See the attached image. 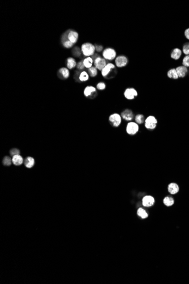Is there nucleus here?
<instances>
[{"label":"nucleus","mask_w":189,"mask_h":284,"mask_svg":"<svg viewBox=\"0 0 189 284\" xmlns=\"http://www.w3.org/2000/svg\"><path fill=\"white\" fill-rule=\"evenodd\" d=\"M12 162L15 166H20L23 162V158L20 154L15 155L12 158Z\"/></svg>","instance_id":"dca6fc26"},{"label":"nucleus","mask_w":189,"mask_h":284,"mask_svg":"<svg viewBox=\"0 0 189 284\" xmlns=\"http://www.w3.org/2000/svg\"><path fill=\"white\" fill-rule=\"evenodd\" d=\"M142 203L144 206L146 207L151 206L155 203V199L151 196H145L143 198Z\"/></svg>","instance_id":"9d476101"},{"label":"nucleus","mask_w":189,"mask_h":284,"mask_svg":"<svg viewBox=\"0 0 189 284\" xmlns=\"http://www.w3.org/2000/svg\"><path fill=\"white\" fill-rule=\"evenodd\" d=\"M81 50L84 56L90 57L93 56L95 52V46L90 43H85L82 45Z\"/></svg>","instance_id":"f257e3e1"},{"label":"nucleus","mask_w":189,"mask_h":284,"mask_svg":"<svg viewBox=\"0 0 189 284\" xmlns=\"http://www.w3.org/2000/svg\"><path fill=\"white\" fill-rule=\"evenodd\" d=\"M93 58L91 57H87L86 58H85L83 61V64L85 65V66L86 68H90L91 67H92V65H93Z\"/></svg>","instance_id":"aec40b11"},{"label":"nucleus","mask_w":189,"mask_h":284,"mask_svg":"<svg viewBox=\"0 0 189 284\" xmlns=\"http://www.w3.org/2000/svg\"><path fill=\"white\" fill-rule=\"evenodd\" d=\"M35 161L34 158L31 157H28L24 160V165L27 168L31 169L35 165Z\"/></svg>","instance_id":"f3484780"},{"label":"nucleus","mask_w":189,"mask_h":284,"mask_svg":"<svg viewBox=\"0 0 189 284\" xmlns=\"http://www.w3.org/2000/svg\"><path fill=\"white\" fill-rule=\"evenodd\" d=\"M79 80L81 81V82H85V81H87L89 80V74L87 73V72H85V71H83L82 72L79 76Z\"/></svg>","instance_id":"b1692460"},{"label":"nucleus","mask_w":189,"mask_h":284,"mask_svg":"<svg viewBox=\"0 0 189 284\" xmlns=\"http://www.w3.org/2000/svg\"><path fill=\"white\" fill-rule=\"evenodd\" d=\"M95 49H96V50L97 52H101V51H102V49H103V47H102V46H100V45H96V46H95Z\"/></svg>","instance_id":"f704fd0d"},{"label":"nucleus","mask_w":189,"mask_h":284,"mask_svg":"<svg viewBox=\"0 0 189 284\" xmlns=\"http://www.w3.org/2000/svg\"><path fill=\"white\" fill-rule=\"evenodd\" d=\"M181 54H182V51L181 50V49H180L179 48H174L172 50L170 56L172 58L177 60L180 58Z\"/></svg>","instance_id":"a211bd4d"},{"label":"nucleus","mask_w":189,"mask_h":284,"mask_svg":"<svg viewBox=\"0 0 189 284\" xmlns=\"http://www.w3.org/2000/svg\"><path fill=\"white\" fill-rule=\"evenodd\" d=\"M106 85L104 82H99L96 86V88L99 90H103L105 89Z\"/></svg>","instance_id":"473e14b6"},{"label":"nucleus","mask_w":189,"mask_h":284,"mask_svg":"<svg viewBox=\"0 0 189 284\" xmlns=\"http://www.w3.org/2000/svg\"><path fill=\"white\" fill-rule=\"evenodd\" d=\"M128 62V58L123 55L118 56L116 58L115 63L116 65L118 68H122L125 66Z\"/></svg>","instance_id":"0eeeda50"},{"label":"nucleus","mask_w":189,"mask_h":284,"mask_svg":"<svg viewBox=\"0 0 189 284\" xmlns=\"http://www.w3.org/2000/svg\"><path fill=\"white\" fill-rule=\"evenodd\" d=\"M145 119L144 117V116L142 114H138L135 117V120L138 124H143L144 122H145Z\"/></svg>","instance_id":"393cba45"},{"label":"nucleus","mask_w":189,"mask_h":284,"mask_svg":"<svg viewBox=\"0 0 189 284\" xmlns=\"http://www.w3.org/2000/svg\"><path fill=\"white\" fill-rule=\"evenodd\" d=\"M106 62L105 59L101 58V57L97 56L94 60V66L97 69L99 70H102V69L106 66Z\"/></svg>","instance_id":"423d86ee"},{"label":"nucleus","mask_w":189,"mask_h":284,"mask_svg":"<svg viewBox=\"0 0 189 284\" xmlns=\"http://www.w3.org/2000/svg\"><path fill=\"white\" fill-rule=\"evenodd\" d=\"M168 192L171 194H175L179 192L180 188L178 185L176 183H171L168 185Z\"/></svg>","instance_id":"ddd939ff"},{"label":"nucleus","mask_w":189,"mask_h":284,"mask_svg":"<svg viewBox=\"0 0 189 284\" xmlns=\"http://www.w3.org/2000/svg\"><path fill=\"white\" fill-rule=\"evenodd\" d=\"M157 124V120L156 118L152 115L148 116L144 122L145 127L149 130H153L156 128Z\"/></svg>","instance_id":"f03ea898"},{"label":"nucleus","mask_w":189,"mask_h":284,"mask_svg":"<svg viewBox=\"0 0 189 284\" xmlns=\"http://www.w3.org/2000/svg\"><path fill=\"white\" fill-rule=\"evenodd\" d=\"M167 76H168V77L169 78H172V79H174V80H177V79H178L179 78L176 69H170L168 72V73H167Z\"/></svg>","instance_id":"412c9836"},{"label":"nucleus","mask_w":189,"mask_h":284,"mask_svg":"<svg viewBox=\"0 0 189 284\" xmlns=\"http://www.w3.org/2000/svg\"><path fill=\"white\" fill-rule=\"evenodd\" d=\"M115 67H116L115 65L112 63L107 64L106 65V66L101 70V74H102V77H106L109 74V73L111 72V70L115 68Z\"/></svg>","instance_id":"9b49d317"},{"label":"nucleus","mask_w":189,"mask_h":284,"mask_svg":"<svg viewBox=\"0 0 189 284\" xmlns=\"http://www.w3.org/2000/svg\"><path fill=\"white\" fill-rule=\"evenodd\" d=\"M10 154L11 155V156H14L15 155H18V154H20V150L18 149H17V148H13V149H11L10 151Z\"/></svg>","instance_id":"c85d7f7f"},{"label":"nucleus","mask_w":189,"mask_h":284,"mask_svg":"<svg viewBox=\"0 0 189 284\" xmlns=\"http://www.w3.org/2000/svg\"><path fill=\"white\" fill-rule=\"evenodd\" d=\"M183 52L186 55H189V43H186L183 47Z\"/></svg>","instance_id":"2f4dec72"},{"label":"nucleus","mask_w":189,"mask_h":284,"mask_svg":"<svg viewBox=\"0 0 189 284\" xmlns=\"http://www.w3.org/2000/svg\"><path fill=\"white\" fill-rule=\"evenodd\" d=\"M12 163V159L10 157L8 156H5L2 161V163L4 166H9L11 165Z\"/></svg>","instance_id":"a878e982"},{"label":"nucleus","mask_w":189,"mask_h":284,"mask_svg":"<svg viewBox=\"0 0 189 284\" xmlns=\"http://www.w3.org/2000/svg\"><path fill=\"white\" fill-rule=\"evenodd\" d=\"M163 202L166 206H170L174 204V200L173 197H170V196H167L164 198Z\"/></svg>","instance_id":"4be33fe9"},{"label":"nucleus","mask_w":189,"mask_h":284,"mask_svg":"<svg viewBox=\"0 0 189 284\" xmlns=\"http://www.w3.org/2000/svg\"><path fill=\"white\" fill-rule=\"evenodd\" d=\"M59 73L61 74V75L65 78L67 79L69 78L70 76V72L69 70H68L67 68H62L59 70Z\"/></svg>","instance_id":"5701e85b"},{"label":"nucleus","mask_w":189,"mask_h":284,"mask_svg":"<svg viewBox=\"0 0 189 284\" xmlns=\"http://www.w3.org/2000/svg\"><path fill=\"white\" fill-rule=\"evenodd\" d=\"M73 44H74L72 43L69 40H65L63 42V46L66 48H70L72 47Z\"/></svg>","instance_id":"7c9ffc66"},{"label":"nucleus","mask_w":189,"mask_h":284,"mask_svg":"<svg viewBox=\"0 0 189 284\" xmlns=\"http://www.w3.org/2000/svg\"><path fill=\"white\" fill-rule=\"evenodd\" d=\"M67 39L72 43L75 44L77 43L78 39V34L77 32L74 31H70L67 35Z\"/></svg>","instance_id":"f8f14e48"},{"label":"nucleus","mask_w":189,"mask_h":284,"mask_svg":"<svg viewBox=\"0 0 189 284\" xmlns=\"http://www.w3.org/2000/svg\"><path fill=\"white\" fill-rule=\"evenodd\" d=\"M126 130L128 135H135L138 132L139 130V127L138 124H137L136 122L131 121L127 124Z\"/></svg>","instance_id":"7ed1b4c3"},{"label":"nucleus","mask_w":189,"mask_h":284,"mask_svg":"<svg viewBox=\"0 0 189 284\" xmlns=\"http://www.w3.org/2000/svg\"><path fill=\"white\" fill-rule=\"evenodd\" d=\"M124 96L126 99L132 100L138 96V92L134 88H128L124 92Z\"/></svg>","instance_id":"6e6552de"},{"label":"nucleus","mask_w":189,"mask_h":284,"mask_svg":"<svg viewBox=\"0 0 189 284\" xmlns=\"http://www.w3.org/2000/svg\"><path fill=\"white\" fill-rule=\"evenodd\" d=\"M121 117L126 121H132L134 118V114L131 109H126L121 113Z\"/></svg>","instance_id":"1a4fd4ad"},{"label":"nucleus","mask_w":189,"mask_h":284,"mask_svg":"<svg viewBox=\"0 0 189 284\" xmlns=\"http://www.w3.org/2000/svg\"><path fill=\"white\" fill-rule=\"evenodd\" d=\"M183 66L185 67H189V55H186L182 61Z\"/></svg>","instance_id":"c756f323"},{"label":"nucleus","mask_w":189,"mask_h":284,"mask_svg":"<svg viewBox=\"0 0 189 284\" xmlns=\"http://www.w3.org/2000/svg\"><path fill=\"white\" fill-rule=\"evenodd\" d=\"M88 72L90 76L92 77H94L97 74V69L95 66H92L90 68L88 69Z\"/></svg>","instance_id":"bb28decb"},{"label":"nucleus","mask_w":189,"mask_h":284,"mask_svg":"<svg viewBox=\"0 0 189 284\" xmlns=\"http://www.w3.org/2000/svg\"><path fill=\"white\" fill-rule=\"evenodd\" d=\"M102 56L105 60H113L116 58V52L112 48H107L103 50Z\"/></svg>","instance_id":"20e7f679"},{"label":"nucleus","mask_w":189,"mask_h":284,"mask_svg":"<svg viewBox=\"0 0 189 284\" xmlns=\"http://www.w3.org/2000/svg\"><path fill=\"white\" fill-rule=\"evenodd\" d=\"M77 62L73 57H69L67 59V67L69 69H72L77 66Z\"/></svg>","instance_id":"6ab92c4d"},{"label":"nucleus","mask_w":189,"mask_h":284,"mask_svg":"<svg viewBox=\"0 0 189 284\" xmlns=\"http://www.w3.org/2000/svg\"><path fill=\"white\" fill-rule=\"evenodd\" d=\"M96 93V89L94 86H88L84 90V95L86 97H89Z\"/></svg>","instance_id":"2eb2a0df"},{"label":"nucleus","mask_w":189,"mask_h":284,"mask_svg":"<svg viewBox=\"0 0 189 284\" xmlns=\"http://www.w3.org/2000/svg\"><path fill=\"white\" fill-rule=\"evenodd\" d=\"M77 66L78 68V69H83L85 67L84 64H83V62L82 61H79L77 65Z\"/></svg>","instance_id":"72a5a7b5"},{"label":"nucleus","mask_w":189,"mask_h":284,"mask_svg":"<svg viewBox=\"0 0 189 284\" xmlns=\"http://www.w3.org/2000/svg\"><path fill=\"white\" fill-rule=\"evenodd\" d=\"M109 120L111 124L114 127H118L120 125L122 122L121 116L117 113H114L110 115L109 117Z\"/></svg>","instance_id":"39448f33"},{"label":"nucleus","mask_w":189,"mask_h":284,"mask_svg":"<svg viewBox=\"0 0 189 284\" xmlns=\"http://www.w3.org/2000/svg\"><path fill=\"white\" fill-rule=\"evenodd\" d=\"M176 70L177 71L178 77H180V78L185 77L186 73L188 72V69L187 67H185L184 66H178L176 69Z\"/></svg>","instance_id":"4468645a"},{"label":"nucleus","mask_w":189,"mask_h":284,"mask_svg":"<svg viewBox=\"0 0 189 284\" xmlns=\"http://www.w3.org/2000/svg\"><path fill=\"white\" fill-rule=\"evenodd\" d=\"M138 214L139 216L142 217V218H145L148 217V214L142 208H139L138 210Z\"/></svg>","instance_id":"cd10ccee"},{"label":"nucleus","mask_w":189,"mask_h":284,"mask_svg":"<svg viewBox=\"0 0 189 284\" xmlns=\"http://www.w3.org/2000/svg\"><path fill=\"white\" fill-rule=\"evenodd\" d=\"M185 37L189 40V28L186 29L185 31Z\"/></svg>","instance_id":"c9c22d12"}]
</instances>
